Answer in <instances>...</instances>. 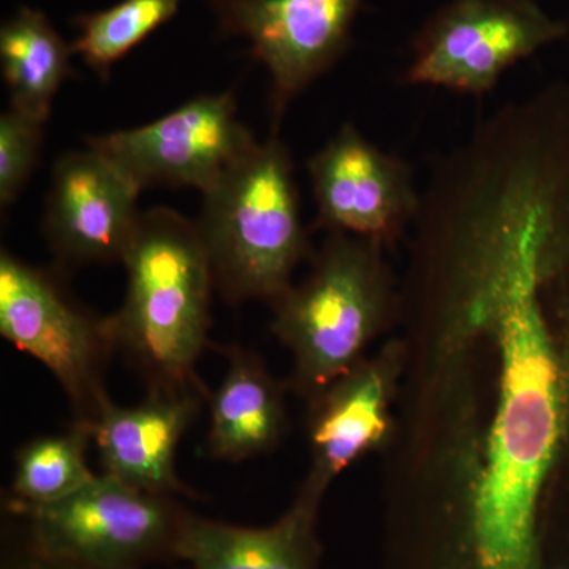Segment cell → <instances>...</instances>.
Segmentation results:
<instances>
[{
	"label": "cell",
	"instance_id": "obj_10",
	"mask_svg": "<svg viewBox=\"0 0 569 569\" xmlns=\"http://www.w3.org/2000/svg\"><path fill=\"white\" fill-rule=\"evenodd\" d=\"M366 0H209L227 36L250 41L272 81L277 119L295 97L331 69L351 41Z\"/></svg>",
	"mask_w": 569,
	"mask_h": 569
},
{
	"label": "cell",
	"instance_id": "obj_5",
	"mask_svg": "<svg viewBox=\"0 0 569 569\" xmlns=\"http://www.w3.org/2000/svg\"><path fill=\"white\" fill-rule=\"evenodd\" d=\"M9 511L24 522V542L37 552L104 569L178 559L190 515L173 496L142 492L104 473L54 503L11 498Z\"/></svg>",
	"mask_w": 569,
	"mask_h": 569
},
{
	"label": "cell",
	"instance_id": "obj_1",
	"mask_svg": "<svg viewBox=\"0 0 569 569\" xmlns=\"http://www.w3.org/2000/svg\"><path fill=\"white\" fill-rule=\"evenodd\" d=\"M438 260L448 269L449 309L489 328L503 358L462 569H546L539 493L561 425L548 293L561 257L545 187L518 170L470 183L452 204Z\"/></svg>",
	"mask_w": 569,
	"mask_h": 569
},
{
	"label": "cell",
	"instance_id": "obj_9",
	"mask_svg": "<svg viewBox=\"0 0 569 569\" xmlns=\"http://www.w3.org/2000/svg\"><path fill=\"white\" fill-rule=\"evenodd\" d=\"M317 228L387 244L415 223L422 192L410 163L367 140L353 123L340 127L307 162Z\"/></svg>",
	"mask_w": 569,
	"mask_h": 569
},
{
	"label": "cell",
	"instance_id": "obj_13",
	"mask_svg": "<svg viewBox=\"0 0 569 569\" xmlns=\"http://www.w3.org/2000/svg\"><path fill=\"white\" fill-rule=\"evenodd\" d=\"M320 498L302 492L293 508L269 527L231 526L190 512L178 559L190 569H318L316 515Z\"/></svg>",
	"mask_w": 569,
	"mask_h": 569
},
{
	"label": "cell",
	"instance_id": "obj_8",
	"mask_svg": "<svg viewBox=\"0 0 569 569\" xmlns=\"http://www.w3.org/2000/svg\"><path fill=\"white\" fill-rule=\"evenodd\" d=\"M239 121L231 93L197 97L137 129L89 138L142 189L151 186L211 190L257 144Z\"/></svg>",
	"mask_w": 569,
	"mask_h": 569
},
{
	"label": "cell",
	"instance_id": "obj_4",
	"mask_svg": "<svg viewBox=\"0 0 569 569\" xmlns=\"http://www.w3.org/2000/svg\"><path fill=\"white\" fill-rule=\"evenodd\" d=\"M381 247L331 233L305 283L272 302V331L293 351L301 387L328 388L350 372L387 317L391 287Z\"/></svg>",
	"mask_w": 569,
	"mask_h": 569
},
{
	"label": "cell",
	"instance_id": "obj_3",
	"mask_svg": "<svg viewBox=\"0 0 569 569\" xmlns=\"http://www.w3.org/2000/svg\"><path fill=\"white\" fill-rule=\"evenodd\" d=\"M213 282L231 302H276L309 252L293 160L277 137L247 156L204 193L197 223Z\"/></svg>",
	"mask_w": 569,
	"mask_h": 569
},
{
	"label": "cell",
	"instance_id": "obj_14",
	"mask_svg": "<svg viewBox=\"0 0 569 569\" xmlns=\"http://www.w3.org/2000/svg\"><path fill=\"white\" fill-rule=\"evenodd\" d=\"M331 387V385H329ZM387 432V378L376 366L351 369L321 399L312 425L313 471L305 490L325 486Z\"/></svg>",
	"mask_w": 569,
	"mask_h": 569
},
{
	"label": "cell",
	"instance_id": "obj_18",
	"mask_svg": "<svg viewBox=\"0 0 569 569\" xmlns=\"http://www.w3.org/2000/svg\"><path fill=\"white\" fill-rule=\"evenodd\" d=\"M179 6L181 0H121L110 9L80 14L71 50L107 80L112 66L170 21Z\"/></svg>",
	"mask_w": 569,
	"mask_h": 569
},
{
	"label": "cell",
	"instance_id": "obj_15",
	"mask_svg": "<svg viewBox=\"0 0 569 569\" xmlns=\"http://www.w3.org/2000/svg\"><path fill=\"white\" fill-rule=\"evenodd\" d=\"M282 395L249 351L233 348L222 385L211 397L206 449L212 459L241 462L268 451L283 429Z\"/></svg>",
	"mask_w": 569,
	"mask_h": 569
},
{
	"label": "cell",
	"instance_id": "obj_20",
	"mask_svg": "<svg viewBox=\"0 0 569 569\" xmlns=\"http://www.w3.org/2000/svg\"><path fill=\"white\" fill-rule=\"evenodd\" d=\"M2 569H104L89 567V565L74 563V561L54 559L37 552L31 546L22 542L21 548L14 549L3 560Z\"/></svg>",
	"mask_w": 569,
	"mask_h": 569
},
{
	"label": "cell",
	"instance_id": "obj_7",
	"mask_svg": "<svg viewBox=\"0 0 569 569\" xmlns=\"http://www.w3.org/2000/svg\"><path fill=\"white\" fill-rule=\"evenodd\" d=\"M568 33L535 0H451L419 31L400 84L488 96L511 67Z\"/></svg>",
	"mask_w": 569,
	"mask_h": 569
},
{
	"label": "cell",
	"instance_id": "obj_19",
	"mask_svg": "<svg viewBox=\"0 0 569 569\" xmlns=\"http://www.w3.org/2000/svg\"><path fill=\"white\" fill-rule=\"evenodd\" d=\"M43 122L22 112L3 111L0 116V204L9 208L24 189L39 162L43 142Z\"/></svg>",
	"mask_w": 569,
	"mask_h": 569
},
{
	"label": "cell",
	"instance_id": "obj_11",
	"mask_svg": "<svg viewBox=\"0 0 569 569\" xmlns=\"http://www.w3.org/2000/svg\"><path fill=\"white\" fill-rule=\"evenodd\" d=\"M142 187L96 149L54 164L44 206V236L63 264L122 263L142 212Z\"/></svg>",
	"mask_w": 569,
	"mask_h": 569
},
{
	"label": "cell",
	"instance_id": "obj_6",
	"mask_svg": "<svg viewBox=\"0 0 569 569\" xmlns=\"http://www.w3.org/2000/svg\"><path fill=\"white\" fill-rule=\"evenodd\" d=\"M0 335L50 370L69 397L74 422L92 429L111 400L104 367L116 350L108 317L78 305L58 276L3 249Z\"/></svg>",
	"mask_w": 569,
	"mask_h": 569
},
{
	"label": "cell",
	"instance_id": "obj_17",
	"mask_svg": "<svg viewBox=\"0 0 569 569\" xmlns=\"http://www.w3.org/2000/svg\"><path fill=\"white\" fill-rule=\"evenodd\" d=\"M92 430L73 422L70 430L36 438L20 449L13 478V500L47 505L84 488L97 475L88 466Z\"/></svg>",
	"mask_w": 569,
	"mask_h": 569
},
{
	"label": "cell",
	"instance_id": "obj_12",
	"mask_svg": "<svg viewBox=\"0 0 569 569\" xmlns=\"http://www.w3.org/2000/svg\"><path fill=\"white\" fill-rule=\"evenodd\" d=\"M204 397L200 391H149L133 407L110 400L91 429L103 473L142 492L187 493L176 475V451Z\"/></svg>",
	"mask_w": 569,
	"mask_h": 569
},
{
	"label": "cell",
	"instance_id": "obj_2",
	"mask_svg": "<svg viewBox=\"0 0 569 569\" xmlns=\"http://www.w3.org/2000/svg\"><path fill=\"white\" fill-rule=\"evenodd\" d=\"M122 264L126 299L108 317L114 350L149 391L206 392L194 367L208 342L216 282L197 224L171 209L142 213Z\"/></svg>",
	"mask_w": 569,
	"mask_h": 569
},
{
	"label": "cell",
	"instance_id": "obj_16",
	"mask_svg": "<svg viewBox=\"0 0 569 569\" xmlns=\"http://www.w3.org/2000/svg\"><path fill=\"white\" fill-rule=\"evenodd\" d=\"M71 44L39 10L21 7L0 28V63L10 107L47 122L62 82L70 77Z\"/></svg>",
	"mask_w": 569,
	"mask_h": 569
}]
</instances>
